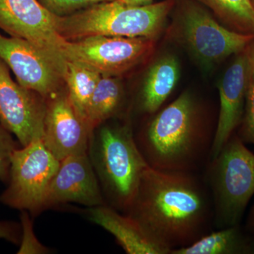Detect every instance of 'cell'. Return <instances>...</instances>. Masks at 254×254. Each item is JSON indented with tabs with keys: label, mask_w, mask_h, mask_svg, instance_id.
<instances>
[{
	"label": "cell",
	"mask_w": 254,
	"mask_h": 254,
	"mask_svg": "<svg viewBox=\"0 0 254 254\" xmlns=\"http://www.w3.org/2000/svg\"><path fill=\"white\" fill-rule=\"evenodd\" d=\"M170 250L188 247L211 232L213 206L203 175L148 167L125 212Z\"/></svg>",
	"instance_id": "cell-1"
},
{
	"label": "cell",
	"mask_w": 254,
	"mask_h": 254,
	"mask_svg": "<svg viewBox=\"0 0 254 254\" xmlns=\"http://www.w3.org/2000/svg\"><path fill=\"white\" fill-rule=\"evenodd\" d=\"M215 132L205 123L200 105L185 91L135 139L150 168L200 173L210 161Z\"/></svg>",
	"instance_id": "cell-2"
},
{
	"label": "cell",
	"mask_w": 254,
	"mask_h": 254,
	"mask_svg": "<svg viewBox=\"0 0 254 254\" xmlns=\"http://www.w3.org/2000/svg\"><path fill=\"white\" fill-rule=\"evenodd\" d=\"M91 134L88 155L110 206L125 213L149 165L129 126L101 125Z\"/></svg>",
	"instance_id": "cell-3"
},
{
	"label": "cell",
	"mask_w": 254,
	"mask_h": 254,
	"mask_svg": "<svg viewBox=\"0 0 254 254\" xmlns=\"http://www.w3.org/2000/svg\"><path fill=\"white\" fill-rule=\"evenodd\" d=\"M172 1L131 6L117 0L57 17V28L66 41L92 36L155 39L163 31Z\"/></svg>",
	"instance_id": "cell-4"
},
{
	"label": "cell",
	"mask_w": 254,
	"mask_h": 254,
	"mask_svg": "<svg viewBox=\"0 0 254 254\" xmlns=\"http://www.w3.org/2000/svg\"><path fill=\"white\" fill-rule=\"evenodd\" d=\"M203 173L213 202L214 228L240 225L254 194V153L234 133Z\"/></svg>",
	"instance_id": "cell-5"
},
{
	"label": "cell",
	"mask_w": 254,
	"mask_h": 254,
	"mask_svg": "<svg viewBox=\"0 0 254 254\" xmlns=\"http://www.w3.org/2000/svg\"><path fill=\"white\" fill-rule=\"evenodd\" d=\"M60 163L42 138L17 148L11 156L7 187L0 201L23 211H41Z\"/></svg>",
	"instance_id": "cell-6"
},
{
	"label": "cell",
	"mask_w": 254,
	"mask_h": 254,
	"mask_svg": "<svg viewBox=\"0 0 254 254\" xmlns=\"http://www.w3.org/2000/svg\"><path fill=\"white\" fill-rule=\"evenodd\" d=\"M58 16L39 0H0V29L36 47L55 65L64 81L65 40L57 28Z\"/></svg>",
	"instance_id": "cell-7"
},
{
	"label": "cell",
	"mask_w": 254,
	"mask_h": 254,
	"mask_svg": "<svg viewBox=\"0 0 254 254\" xmlns=\"http://www.w3.org/2000/svg\"><path fill=\"white\" fill-rule=\"evenodd\" d=\"M155 39L92 36L66 41V63L79 64L102 76L123 74L147 59L155 49Z\"/></svg>",
	"instance_id": "cell-8"
},
{
	"label": "cell",
	"mask_w": 254,
	"mask_h": 254,
	"mask_svg": "<svg viewBox=\"0 0 254 254\" xmlns=\"http://www.w3.org/2000/svg\"><path fill=\"white\" fill-rule=\"evenodd\" d=\"M171 33L200 63L207 65L239 54L254 39V34L225 27L204 10L195 6L184 10L173 23Z\"/></svg>",
	"instance_id": "cell-9"
},
{
	"label": "cell",
	"mask_w": 254,
	"mask_h": 254,
	"mask_svg": "<svg viewBox=\"0 0 254 254\" xmlns=\"http://www.w3.org/2000/svg\"><path fill=\"white\" fill-rule=\"evenodd\" d=\"M46 103L38 93L15 81L0 60V123L15 135L21 146L42 138Z\"/></svg>",
	"instance_id": "cell-10"
},
{
	"label": "cell",
	"mask_w": 254,
	"mask_h": 254,
	"mask_svg": "<svg viewBox=\"0 0 254 254\" xmlns=\"http://www.w3.org/2000/svg\"><path fill=\"white\" fill-rule=\"evenodd\" d=\"M0 60L21 86L43 98L59 93L64 79L46 55L29 42L0 33Z\"/></svg>",
	"instance_id": "cell-11"
},
{
	"label": "cell",
	"mask_w": 254,
	"mask_h": 254,
	"mask_svg": "<svg viewBox=\"0 0 254 254\" xmlns=\"http://www.w3.org/2000/svg\"><path fill=\"white\" fill-rule=\"evenodd\" d=\"M92 132L76 113L67 93L59 92L48 98L42 140L60 161L71 155L88 153Z\"/></svg>",
	"instance_id": "cell-12"
},
{
	"label": "cell",
	"mask_w": 254,
	"mask_h": 254,
	"mask_svg": "<svg viewBox=\"0 0 254 254\" xmlns=\"http://www.w3.org/2000/svg\"><path fill=\"white\" fill-rule=\"evenodd\" d=\"M67 203L90 208L105 204L103 190L88 153L71 155L60 161L43 210Z\"/></svg>",
	"instance_id": "cell-13"
},
{
	"label": "cell",
	"mask_w": 254,
	"mask_h": 254,
	"mask_svg": "<svg viewBox=\"0 0 254 254\" xmlns=\"http://www.w3.org/2000/svg\"><path fill=\"white\" fill-rule=\"evenodd\" d=\"M246 49L239 53L219 83L220 108L210 159L218 154L243 118L248 66Z\"/></svg>",
	"instance_id": "cell-14"
},
{
	"label": "cell",
	"mask_w": 254,
	"mask_h": 254,
	"mask_svg": "<svg viewBox=\"0 0 254 254\" xmlns=\"http://www.w3.org/2000/svg\"><path fill=\"white\" fill-rule=\"evenodd\" d=\"M92 222L115 237L128 254H170V250L150 236L134 218L107 204L90 208Z\"/></svg>",
	"instance_id": "cell-15"
},
{
	"label": "cell",
	"mask_w": 254,
	"mask_h": 254,
	"mask_svg": "<svg viewBox=\"0 0 254 254\" xmlns=\"http://www.w3.org/2000/svg\"><path fill=\"white\" fill-rule=\"evenodd\" d=\"M180 75V64L173 55H165L155 62L142 88L141 110L148 115L158 113L176 87Z\"/></svg>",
	"instance_id": "cell-16"
},
{
	"label": "cell",
	"mask_w": 254,
	"mask_h": 254,
	"mask_svg": "<svg viewBox=\"0 0 254 254\" xmlns=\"http://www.w3.org/2000/svg\"><path fill=\"white\" fill-rule=\"evenodd\" d=\"M170 254H253L252 237L240 225L216 229Z\"/></svg>",
	"instance_id": "cell-17"
},
{
	"label": "cell",
	"mask_w": 254,
	"mask_h": 254,
	"mask_svg": "<svg viewBox=\"0 0 254 254\" xmlns=\"http://www.w3.org/2000/svg\"><path fill=\"white\" fill-rule=\"evenodd\" d=\"M123 98V88L114 76H101L92 95L86 121L90 128L94 130L118 113Z\"/></svg>",
	"instance_id": "cell-18"
},
{
	"label": "cell",
	"mask_w": 254,
	"mask_h": 254,
	"mask_svg": "<svg viewBox=\"0 0 254 254\" xmlns=\"http://www.w3.org/2000/svg\"><path fill=\"white\" fill-rule=\"evenodd\" d=\"M101 76L91 68L67 62L64 82L67 86L68 98L76 113L86 123L88 104Z\"/></svg>",
	"instance_id": "cell-19"
},
{
	"label": "cell",
	"mask_w": 254,
	"mask_h": 254,
	"mask_svg": "<svg viewBox=\"0 0 254 254\" xmlns=\"http://www.w3.org/2000/svg\"><path fill=\"white\" fill-rule=\"evenodd\" d=\"M232 31L254 34V7L251 0H202Z\"/></svg>",
	"instance_id": "cell-20"
},
{
	"label": "cell",
	"mask_w": 254,
	"mask_h": 254,
	"mask_svg": "<svg viewBox=\"0 0 254 254\" xmlns=\"http://www.w3.org/2000/svg\"><path fill=\"white\" fill-rule=\"evenodd\" d=\"M246 50L248 60L247 91L245 113L238 136L244 142L254 145V39Z\"/></svg>",
	"instance_id": "cell-21"
},
{
	"label": "cell",
	"mask_w": 254,
	"mask_h": 254,
	"mask_svg": "<svg viewBox=\"0 0 254 254\" xmlns=\"http://www.w3.org/2000/svg\"><path fill=\"white\" fill-rule=\"evenodd\" d=\"M115 0H39L50 12L58 16H65L86 9L93 5Z\"/></svg>",
	"instance_id": "cell-22"
},
{
	"label": "cell",
	"mask_w": 254,
	"mask_h": 254,
	"mask_svg": "<svg viewBox=\"0 0 254 254\" xmlns=\"http://www.w3.org/2000/svg\"><path fill=\"white\" fill-rule=\"evenodd\" d=\"M19 148L11 133L0 123V180L7 183L9 180L11 156Z\"/></svg>",
	"instance_id": "cell-23"
},
{
	"label": "cell",
	"mask_w": 254,
	"mask_h": 254,
	"mask_svg": "<svg viewBox=\"0 0 254 254\" xmlns=\"http://www.w3.org/2000/svg\"><path fill=\"white\" fill-rule=\"evenodd\" d=\"M18 224L8 221H0V239H4L14 244L20 240V230Z\"/></svg>",
	"instance_id": "cell-24"
},
{
	"label": "cell",
	"mask_w": 254,
	"mask_h": 254,
	"mask_svg": "<svg viewBox=\"0 0 254 254\" xmlns=\"http://www.w3.org/2000/svg\"><path fill=\"white\" fill-rule=\"evenodd\" d=\"M117 1L123 4L141 6V5L151 4L152 1L154 0H117Z\"/></svg>",
	"instance_id": "cell-25"
},
{
	"label": "cell",
	"mask_w": 254,
	"mask_h": 254,
	"mask_svg": "<svg viewBox=\"0 0 254 254\" xmlns=\"http://www.w3.org/2000/svg\"><path fill=\"white\" fill-rule=\"evenodd\" d=\"M247 230L252 235H254V205L251 209L250 215L247 219Z\"/></svg>",
	"instance_id": "cell-26"
},
{
	"label": "cell",
	"mask_w": 254,
	"mask_h": 254,
	"mask_svg": "<svg viewBox=\"0 0 254 254\" xmlns=\"http://www.w3.org/2000/svg\"><path fill=\"white\" fill-rule=\"evenodd\" d=\"M252 249H253V254H254V235L252 236Z\"/></svg>",
	"instance_id": "cell-27"
},
{
	"label": "cell",
	"mask_w": 254,
	"mask_h": 254,
	"mask_svg": "<svg viewBox=\"0 0 254 254\" xmlns=\"http://www.w3.org/2000/svg\"><path fill=\"white\" fill-rule=\"evenodd\" d=\"M251 1H252V4H253L254 7V0H251Z\"/></svg>",
	"instance_id": "cell-28"
}]
</instances>
